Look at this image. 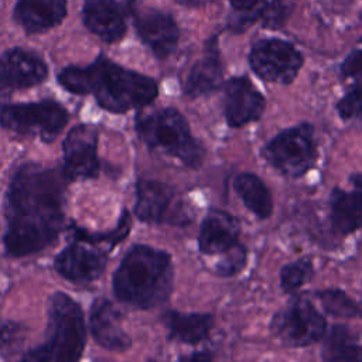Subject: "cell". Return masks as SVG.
Instances as JSON below:
<instances>
[{
    "label": "cell",
    "mask_w": 362,
    "mask_h": 362,
    "mask_svg": "<svg viewBox=\"0 0 362 362\" xmlns=\"http://www.w3.org/2000/svg\"><path fill=\"white\" fill-rule=\"evenodd\" d=\"M262 157L286 177L304 175L318 157L314 127L310 123H300L281 130L262 148Z\"/></svg>",
    "instance_id": "8992f818"
},
{
    "label": "cell",
    "mask_w": 362,
    "mask_h": 362,
    "mask_svg": "<svg viewBox=\"0 0 362 362\" xmlns=\"http://www.w3.org/2000/svg\"><path fill=\"white\" fill-rule=\"evenodd\" d=\"M177 1L181 4H185V6H204L214 0H177Z\"/></svg>",
    "instance_id": "e575fe53"
},
{
    "label": "cell",
    "mask_w": 362,
    "mask_h": 362,
    "mask_svg": "<svg viewBox=\"0 0 362 362\" xmlns=\"http://www.w3.org/2000/svg\"><path fill=\"white\" fill-rule=\"evenodd\" d=\"M134 25L141 41L157 58L164 59L175 49L178 28L171 16L158 10H143L136 13Z\"/></svg>",
    "instance_id": "2e32d148"
},
{
    "label": "cell",
    "mask_w": 362,
    "mask_h": 362,
    "mask_svg": "<svg viewBox=\"0 0 362 362\" xmlns=\"http://www.w3.org/2000/svg\"><path fill=\"white\" fill-rule=\"evenodd\" d=\"M65 247L54 260L57 273L72 283H89L102 276L106 267V255L79 240Z\"/></svg>",
    "instance_id": "4fadbf2b"
},
{
    "label": "cell",
    "mask_w": 362,
    "mask_h": 362,
    "mask_svg": "<svg viewBox=\"0 0 362 362\" xmlns=\"http://www.w3.org/2000/svg\"><path fill=\"white\" fill-rule=\"evenodd\" d=\"M329 218L334 229L341 235H349L362 228V204L354 192L335 188L329 197Z\"/></svg>",
    "instance_id": "603a6c76"
},
{
    "label": "cell",
    "mask_w": 362,
    "mask_h": 362,
    "mask_svg": "<svg viewBox=\"0 0 362 362\" xmlns=\"http://www.w3.org/2000/svg\"><path fill=\"white\" fill-rule=\"evenodd\" d=\"M10 92H11V90L4 85V82H3L1 78H0V109L4 106L3 102L6 100V96H7Z\"/></svg>",
    "instance_id": "836d02e7"
},
{
    "label": "cell",
    "mask_w": 362,
    "mask_h": 362,
    "mask_svg": "<svg viewBox=\"0 0 362 362\" xmlns=\"http://www.w3.org/2000/svg\"><path fill=\"white\" fill-rule=\"evenodd\" d=\"M232 7L235 10H239L242 13H247L253 8H256L263 0H229Z\"/></svg>",
    "instance_id": "1f68e13d"
},
{
    "label": "cell",
    "mask_w": 362,
    "mask_h": 362,
    "mask_svg": "<svg viewBox=\"0 0 362 362\" xmlns=\"http://www.w3.org/2000/svg\"><path fill=\"white\" fill-rule=\"evenodd\" d=\"M233 188L245 206L260 219L273 212V198L262 178L252 173H240L233 180Z\"/></svg>",
    "instance_id": "7402d4cb"
},
{
    "label": "cell",
    "mask_w": 362,
    "mask_h": 362,
    "mask_svg": "<svg viewBox=\"0 0 362 362\" xmlns=\"http://www.w3.org/2000/svg\"><path fill=\"white\" fill-rule=\"evenodd\" d=\"M68 178L62 170L28 163L13 175L4 204L7 256L24 257L54 245L65 225Z\"/></svg>",
    "instance_id": "6da1fadb"
},
{
    "label": "cell",
    "mask_w": 362,
    "mask_h": 362,
    "mask_svg": "<svg viewBox=\"0 0 362 362\" xmlns=\"http://www.w3.org/2000/svg\"><path fill=\"white\" fill-rule=\"evenodd\" d=\"M317 297L325 313L332 317L354 318L362 315V308L359 307V304L341 290H322L317 293Z\"/></svg>",
    "instance_id": "d4e9b609"
},
{
    "label": "cell",
    "mask_w": 362,
    "mask_h": 362,
    "mask_svg": "<svg viewBox=\"0 0 362 362\" xmlns=\"http://www.w3.org/2000/svg\"><path fill=\"white\" fill-rule=\"evenodd\" d=\"M69 120L68 110L52 99L30 103H10L0 109V124L17 134L51 143Z\"/></svg>",
    "instance_id": "52a82bcc"
},
{
    "label": "cell",
    "mask_w": 362,
    "mask_h": 362,
    "mask_svg": "<svg viewBox=\"0 0 362 362\" xmlns=\"http://www.w3.org/2000/svg\"><path fill=\"white\" fill-rule=\"evenodd\" d=\"M314 274L313 262L308 257L286 264L280 272V286L286 293H294L303 287Z\"/></svg>",
    "instance_id": "484cf974"
},
{
    "label": "cell",
    "mask_w": 362,
    "mask_h": 362,
    "mask_svg": "<svg viewBox=\"0 0 362 362\" xmlns=\"http://www.w3.org/2000/svg\"><path fill=\"white\" fill-rule=\"evenodd\" d=\"M239 221L225 211L214 209L201 223L198 246L205 255H222L239 243Z\"/></svg>",
    "instance_id": "e0dca14e"
},
{
    "label": "cell",
    "mask_w": 362,
    "mask_h": 362,
    "mask_svg": "<svg viewBox=\"0 0 362 362\" xmlns=\"http://www.w3.org/2000/svg\"><path fill=\"white\" fill-rule=\"evenodd\" d=\"M59 85L75 95H92L112 113H126L153 103L158 95L154 79L99 57L88 66H66L58 74Z\"/></svg>",
    "instance_id": "7a4b0ae2"
},
{
    "label": "cell",
    "mask_w": 362,
    "mask_h": 362,
    "mask_svg": "<svg viewBox=\"0 0 362 362\" xmlns=\"http://www.w3.org/2000/svg\"><path fill=\"white\" fill-rule=\"evenodd\" d=\"M25 329L14 321L0 322V354L6 358L16 355L24 344Z\"/></svg>",
    "instance_id": "4316f807"
},
{
    "label": "cell",
    "mask_w": 362,
    "mask_h": 362,
    "mask_svg": "<svg viewBox=\"0 0 362 362\" xmlns=\"http://www.w3.org/2000/svg\"><path fill=\"white\" fill-rule=\"evenodd\" d=\"M139 137L156 151L198 168L205 158V148L189 129L187 119L173 107L158 109L136 119Z\"/></svg>",
    "instance_id": "5b68a950"
},
{
    "label": "cell",
    "mask_w": 362,
    "mask_h": 362,
    "mask_svg": "<svg viewBox=\"0 0 362 362\" xmlns=\"http://www.w3.org/2000/svg\"><path fill=\"white\" fill-rule=\"evenodd\" d=\"M48 68L35 54L14 48L0 57V78L10 89H27L45 81Z\"/></svg>",
    "instance_id": "9a60e30c"
},
{
    "label": "cell",
    "mask_w": 362,
    "mask_h": 362,
    "mask_svg": "<svg viewBox=\"0 0 362 362\" xmlns=\"http://www.w3.org/2000/svg\"><path fill=\"white\" fill-rule=\"evenodd\" d=\"M266 99L246 76H233L223 85V113L230 127H242L262 117Z\"/></svg>",
    "instance_id": "7c38bea8"
},
{
    "label": "cell",
    "mask_w": 362,
    "mask_h": 362,
    "mask_svg": "<svg viewBox=\"0 0 362 362\" xmlns=\"http://www.w3.org/2000/svg\"><path fill=\"white\" fill-rule=\"evenodd\" d=\"M126 1H127V4H129L130 7H133V6L136 4V1H137V0H126Z\"/></svg>",
    "instance_id": "8d00e7d4"
},
{
    "label": "cell",
    "mask_w": 362,
    "mask_h": 362,
    "mask_svg": "<svg viewBox=\"0 0 362 362\" xmlns=\"http://www.w3.org/2000/svg\"><path fill=\"white\" fill-rule=\"evenodd\" d=\"M223 257L216 266V273L225 277L238 274L246 264L247 259V252L242 245H235L225 253H222Z\"/></svg>",
    "instance_id": "f1b7e54d"
},
{
    "label": "cell",
    "mask_w": 362,
    "mask_h": 362,
    "mask_svg": "<svg viewBox=\"0 0 362 362\" xmlns=\"http://www.w3.org/2000/svg\"><path fill=\"white\" fill-rule=\"evenodd\" d=\"M342 120H362V82L354 83L337 103Z\"/></svg>",
    "instance_id": "83f0119b"
},
{
    "label": "cell",
    "mask_w": 362,
    "mask_h": 362,
    "mask_svg": "<svg viewBox=\"0 0 362 362\" xmlns=\"http://www.w3.org/2000/svg\"><path fill=\"white\" fill-rule=\"evenodd\" d=\"M249 64L260 79L288 85L297 78L304 58L288 41L281 38H263L252 45Z\"/></svg>",
    "instance_id": "9c48e42d"
},
{
    "label": "cell",
    "mask_w": 362,
    "mask_h": 362,
    "mask_svg": "<svg viewBox=\"0 0 362 362\" xmlns=\"http://www.w3.org/2000/svg\"><path fill=\"white\" fill-rule=\"evenodd\" d=\"M182 359H194V361L211 359V355H208V354H192V355H189V356H184Z\"/></svg>",
    "instance_id": "d590c367"
},
{
    "label": "cell",
    "mask_w": 362,
    "mask_h": 362,
    "mask_svg": "<svg viewBox=\"0 0 362 362\" xmlns=\"http://www.w3.org/2000/svg\"><path fill=\"white\" fill-rule=\"evenodd\" d=\"M324 342L322 358L325 361H359L362 362V345L356 344L345 325H334Z\"/></svg>",
    "instance_id": "cb8c5ba5"
},
{
    "label": "cell",
    "mask_w": 362,
    "mask_h": 362,
    "mask_svg": "<svg viewBox=\"0 0 362 362\" xmlns=\"http://www.w3.org/2000/svg\"><path fill=\"white\" fill-rule=\"evenodd\" d=\"M134 214L140 221L150 223L184 225L189 222V214L177 201L175 189L165 182L154 180L137 182Z\"/></svg>",
    "instance_id": "30bf717a"
},
{
    "label": "cell",
    "mask_w": 362,
    "mask_h": 362,
    "mask_svg": "<svg viewBox=\"0 0 362 362\" xmlns=\"http://www.w3.org/2000/svg\"><path fill=\"white\" fill-rule=\"evenodd\" d=\"M362 42V38H361ZM341 74L345 78H362V48L354 49L342 62Z\"/></svg>",
    "instance_id": "4dcf8cb0"
},
{
    "label": "cell",
    "mask_w": 362,
    "mask_h": 362,
    "mask_svg": "<svg viewBox=\"0 0 362 362\" xmlns=\"http://www.w3.org/2000/svg\"><path fill=\"white\" fill-rule=\"evenodd\" d=\"M270 329L284 346L303 348L325 337L327 321L308 300L300 297L274 314Z\"/></svg>",
    "instance_id": "ba28073f"
},
{
    "label": "cell",
    "mask_w": 362,
    "mask_h": 362,
    "mask_svg": "<svg viewBox=\"0 0 362 362\" xmlns=\"http://www.w3.org/2000/svg\"><path fill=\"white\" fill-rule=\"evenodd\" d=\"M173 279V262L167 252L134 245L113 274V293L123 304L150 310L168 300Z\"/></svg>",
    "instance_id": "3957f363"
},
{
    "label": "cell",
    "mask_w": 362,
    "mask_h": 362,
    "mask_svg": "<svg viewBox=\"0 0 362 362\" xmlns=\"http://www.w3.org/2000/svg\"><path fill=\"white\" fill-rule=\"evenodd\" d=\"M288 14L290 11H287L286 6L280 1H273L257 11V17H262L263 24L270 28H276L284 24V20L288 17Z\"/></svg>",
    "instance_id": "f546056e"
},
{
    "label": "cell",
    "mask_w": 362,
    "mask_h": 362,
    "mask_svg": "<svg viewBox=\"0 0 362 362\" xmlns=\"http://www.w3.org/2000/svg\"><path fill=\"white\" fill-rule=\"evenodd\" d=\"M89 327L93 339L110 352H126L132 345L120 311L106 298H96L92 303Z\"/></svg>",
    "instance_id": "5bb4252c"
},
{
    "label": "cell",
    "mask_w": 362,
    "mask_h": 362,
    "mask_svg": "<svg viewBox=\"0 0 362 362\" xmlns=\"http://www.w3.org/2000/svg\"><path fill=\"white\" fill-rule=\"evenodd\" d=\"M66 14L65 0H17L16 18L27 33H42L58 25Z\"/></svg>",
    "instance_id": "ffe728a7"
},
{
    "label": "cell",
    "mask_w": 362,
    "mask_h": 362,
    "mask_svg": "<svg viewBox=\"0 0 362 362\" xmlns=\"http://www.w3.org/2000/svg\"><path fill=\"white\" fill-rule=\"evenodd\" d=\"M222 85V64L216 38L206 42L204 55L194 64L187 79L184 92L189 98H199L218 90Z\"/></svg>",
    "instance_id": "d6986e66"
},
{
    "label": "cell",
    "mask_w": 362,
    "mask_h": 362,
    "mask_svg": "<svg viewBox=\"0 0 362 362\" xmlns=\"http://www.w3.org/2000/svg\"><path fill=\"white\" fill-rule=\"evenodd\" d=\"M351 184L354 185V194L356 197V199L362 204V173H355L349 177Z\"/></svg>",
    "instance_id": "d6a6232c"
},
{
    "label": "cell",
    "mask_w": 362,
    "mask_h": 362,
    "mask_svg": "<svg viewBox=\"0 0 362 362\" xmlns=\"http://www.w3.org/2000/svg\"><path fill=\"white\" fill-rule=\"evenodd\" d=\"M163 322L170 339L187 345H197L205 341L214 327L211 314L180 313L174 310L163 314Z\"/></svg>",
    "instance_id": "44dd1931"
},
{
    "label": "cell",
    "mask_w": 362,
    "mask_h": 362,
    "mask_svg": "<svg viewBox=\"0 0 362 362\" xmlns=\"http://www.w3.org/2000/svg\"><path fill=\"white\" fill-rule=\"evenodd\" d=\"M82 16L88 30L106 42H116L126 33L123 11L115 0H85Z\"/></svg>",
    "instance_id": "ac0fdd59"
},
{
    "label": "cell",
    "mask_w": 362,
    "mask_h": 362,
    "mask_svg": "<svg viewBox=\"0 0 362 362\" xmlns=\"http://www.w3.org/2000/svg\"><path fill=\"white\" fill-rule=\"evenodd\" d=\"M85 344L86 328L81 305L66 293L57 291L49 298L45 342L25 352L23 361H78L83 354Z\"/></svg>",
    "instance_id": "277c9868"
},
{
    "label": "cell",
    "mask_w": 362,
    "mask_h": 362,
    "mask_svg": "<svg viewBox=\"0 0 362 362\" xmlns=\"http://www.w3.org/2000/svg\"><path fill=\"white\" fill-rule=\"evenodd\" d=\"M62 171L69 182L98 177V132L95 126L81 123L72 127L62 143Z\"/></svg>",
    "instance_id": "8fae6325"
}]
</instances>
